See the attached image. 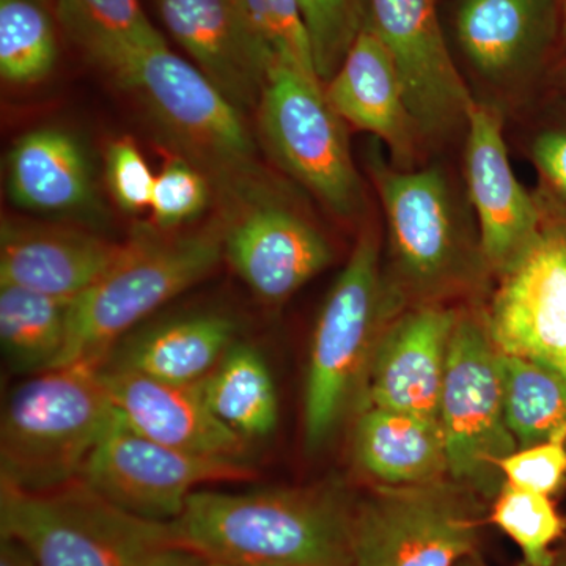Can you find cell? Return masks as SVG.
I'll return each instance as SVG.
<instances>
[{"label": "cell", "instance_id": "cell-8", "mask_svg": "<svg viewBox=\"0 0 566 566\" xmlns=\"http://www.w3.org/2000/svg\"><path fill=\"white\" fill-rule=\"evenodd\" d=\"M256 112L260 133L286 174L338 218L354 219L363 212L364 186L345 122L318 77L275 61Z\"/></svg>", "mask_w": 566, "mask_h": 566}, {"label": "cell", "instance_id": "cell-12", "mask_svg": "<svg viewBox=\"0 0 566 566\" xmlns=\"http://www.w3.org/2000/svg\"><path fill=\"white\" fill-rule=\"evenodd\" d=\"M485 323L499 352L566 375V221L545 223L502 274Z\"/></svg>", "mask_w": 566, "mask_h": 566}, {"label": "cell", "instance_id": "cell-14", "mask_svg": "<svg viewBox=\"0 0 566 566\" xmlns=\"http://www.w3.org/2000/svg\"><path fill=\"white\" fill-rule=\"evenodd\" d=\"M465 129V182L479 222L480 249L486 268L502 275L538 240L545 216L517 180L499 112L475 102Z\"/></svg>", "mask_w": 566, "mask_h": 566}, {"label": "cell", "instance_id": "cell-23", "mask_svg": "<svg viewBox=\"0 0 566 566\" xmlns=\"http://www.w3.org/2000/svg\"><path fill=\"white\" fill-rule=\"evenodd\" d=\"M357 468L381 486H416L449 479L439 420L368 406L354 428Z\"/></svg>", "mask_w": 566, "mask_h": 566}, {"label": "cell", "instance_id": "cell-3", "mask_svg": "<svg viewBox=\"0 0 566 566\" xmlns=\"http://www.w3.org/2000/svg\"><path fill=\"white\" fill-rule=\"evenodd\" d=\"M401 293L381 264L375 226L365 227L315 324L304 386V444L323 449L344 422L376 344L400 314Z\"/></svg>", "mask_w": 566, "mask_h": 566}, {"label": "cell", "instance_id": "cell-40", "mask_svg": "<svg viewBox=\"0 0 566 566\" xmlns=\"http://www.w3.org/2000/svg\"><path fill=\"white\" fill-rule=\"evenodd\" d=\"M560 35H562V40H564V44L566 46V0H562Z\"/></svg>", "mask_w": 566, "mask_h": 566}, {"label": "cell", "instance_id": "cell-29", "mask_svg": "<svg viewBox=\"0 0 566 566\" xmlns=\"http://www.w3.org/2000/svg\"><path fill=\"white\" fill-rule=\"evenodd\" d=\"M59 57L57 35L46 3L0 0V74L10 84L50 76Z\"/></svg>", "mask_w": 566, "mask_h": 566}, {"label": "cell", "instance_id": "cell-22", "mask_svg": "<svg viewBox=\"0 0 566 566\" xmlns=\"http://www.w3.org/2000/svg\"><path fill=\"white\" fill-rule=\"evenodd\" d=\"M229 316L200 314L126 335L99 364L125 368L170 385H197L234 344Z\"/></svg>", "mask_w": 566, "mask_h": 566}, {"label": "cell", "instance_id": "cell-43", "mask_svg": "<svg viewBox=\"0 0 566 566\" xmlns=\"http://www.w3.org/2000/svg\"><path fill=\"white\" fill-rule=\"evenodd\" d=\"M562 77H564L565 87H566V69H565V71H564V76H562Z\"/></svg>", "mask_w": 566, "mask_h": 566}, {"label": "cell", "instance_id": "cell-26", "mask_svg": "<svg viewBox=\"0 0 566 566\" xmlns=\"http://www.w3.org/2000/svg\"><path fill=\"white\" fill-rule=\"evenodd\" d=\"M200 387L214 416L249 442L266 438L277 427L273 376L252 346L234 342Z\"/></svg>", "mask_w": 566, "mask_h": 566}, {"label": "cell", "instance_id": "cell-44", "mask_svg": "<svg viewBox=\"0 0 566 566\" xmlns=\"http://www.w3.org/2000/svg\"><path fill=\"white\" fill-rule=\"evenodd\" d=\"M41 2H44V3H46V2H48V0H41Z\"/></svg>", "mask_w": 566, "mask_h": 566}, {"label": "cell", "instance_id": "cell-5", "mask_svg": "<svg viewBox=\"0 0 566 566\" xmlns=\"http://www.w3.org/2000/svg\"><path fill=\"white\" fill-rule=\"evenodd\" d=\"M0 532L39 566H153L174 546L169 523L123 512L82 479L46 491L0 483Z\"/></svg>", "mask_w": 566, "mask_h": 566}, {"label": "cell", "instance_id": "cell-42", "mask_svg": "<svg viewBox=\"0 0 566 566\" xmlns=\"http://www.w3.org/2000/svg\"><path fill=\"white\" fill-rule=\"evenodd\" d=\"M208 562H210V560H208ZM210 566H230V565L212 564V562H210Z\"/></svg>", "mask_w": 566, "mask_h": 566}, {"label": "cell", "instance_id": "cell-30", "mask_svg": "<svg viewBox=\"0 0 566 566\" xmlns=\"http://www.w3.org/2000/svg\"><path fill=\"white\" fill-rule=\"evenodd\" d=\"M490 521L515 543L524 565H553L554 546L565 535L566 523L551 495L505 483L493 501Z\"/></svg>", "mask_w": 566, "mask_h": 566}, {"label": "cell", "instance_id": "cell-6", "mask_svg": "<svg viewBox=\"0 0 566 566\" xmlns=\"http://www.w3.org/2000/svg\"><path fill=\"white\" fill-rule=\"evenodd\" d=\"M114 77L193 166L214 175L238 200L259 193L255 144L243 111L196 65L161 44L137 54Z\"/></svg>", "mask_w": 566, "mask_h": 566}, {"label": "cell", "instance_id": "cell-37", "mask_svg": "<svg viewBox=\"0 0 566 566\" xmlns=\"http://www.w3.org/2000/svg\"><path fill=\"white\" fill-rule=\"evenodd\" d=\"M0 566H39L31 553L17 539L2 536L0 539Z\"/></svg>", "mask_w": 566, "mask_h": 566}, {"label": "cell", "instance_id": "cell-34", "mask_svg": "<svg viewBox=\"0 0 566 566\" xmlns=\"http://www.w3.org/2000/svg\"><path fill=\"white\" fill-rule=\"evenodd\" d=\"M505 483L553 495L566 480V428L539 444L517 449L501 461Z\"/></svg>", "mask_w": 566, "mask_h": 566}, {"label": "cell", "instance_id": "cell-24", "mask_svg": "<svg viewBox=\"0 0 566 566\" xmlns=\"http://www.w3.org/2000/svg\"><path fill=\"white\" fill-rule=\"evenodd\" d=\"M87 156L71 134L55 128L22 136L9 156V193L18 207L69 214L92 202Z\"/></svg>", "mask_w": 566, "mask_h": 566}, {"label": "cell", "instance_id": "cell-32", "mask_svg": "<svg viewBox=\"0 0 566 566\" xmlns=\"http://www.w3.org/2000/svg\"><path fill=\"white\" fill-rule=\"evenodd\" d=\"M275 61L318 77L300 0H238ZM319 80V77H318Z\"/></svg>", "mask_w": 566, "mask_h": 566}, {"label": "cell", "instance_id": "cell-15", "mask_svg": "<svg viewBox=\"0 0 566 566\" xmlns=\"http://www.w3.org/2000/svg\"><path fill=\"white\" fill-rule=\"evenodd\" d=\"M223 223V260L263 303H285L333 262V248L314 226L282 205L243 200Z\"/></svg>", "mask_w": 566, "mask_h": 566}, {"label": "cell", "instance_id": "cell-13", "mask_svg": "<svg viewBox=\"0 0 566 566\" xmlns=\"http://www.w3.org/2000/svg\"><path fill=\"white\" fill-rule=\"evenodd\" d=\"M368 18L392 55L422 137L465 126L475 102L447 48L434 0H368Z\"/></svg>", "mask_w": 566, "mask_h": 566}, {"label": "cell", "instance_id": "cell-31", "mask_svg": "<svg viewBox=\"0 0 566 566\" xmlns=\"http://www.w3.org/2000/svg\"><path fill=\"white\" fill-rule=\"evenodd\" d=\"M316 74L329 82L368 20V0H300Z\"/></svg>", "mask_w": 566, "mask_h": 566}, {"label": "cell", "instance_id": "cell-27", "mask_svg": "<svg viewBox=\"0 0 566 566\" xmlns=\"http://www.w3.org/2000/svg\"><path fill=\"white\" fill-rule=\"evenodd\" d=\"M73 301L0 285V344L14 371L36 375L61 360Z\"/></svg>", "mask_w": 566, "mask_h": 566}, {"label": "cell", "instance_id": "cell-11", "mask_svg": "<svg viewBox=\"0 0 566 566\" xmlns=\"http://www.w3.org/2000/svg\"><path fill=\"white\" fill-rule=\"evenodd\" d=\"M251 475L249 463L193 455L159 444L115 415L81 479L123 512L166 524L181 515L188 499L203 485L238 482Z\"/></svg>", "mask_w": 566, "mask_h": 566}, {"label": "cell", "instance_id": "cell-9", "mask_svg": "<svg viewBox=\"0 0 566 566\" xmlns=\"http://www.w3.org/2000/svg\"><path fill=\"white\" fill-rule=\"evenodd\" d=\"M499 356L485 319L458 315L439 403V423L449 479L488 501H494L505 485L501 461L517 450L505 419Z\"/></svg>", "mask_w": 566, "mask_h": 566}, {"label": "cell", "instance_id": "cell-10", "mask_svg": "<svg viewBox=\"0 0 566 566\" xmlns=\"http://www.w3.org/2000/svg\"><path fill=\"white\" fill-rule=\"evenodd\" d=\"M479 499L452 479L375 485L353 506V566H458L475 553Z\"/></svg>", "mask_w": 566, "mask_h": 566}, {"label": "cell", "instance_id": "cell-2", "mask_svg": "<svg viewBox=\"0 0 566 566\" xmlns=\"http://www.w3.org/2000/svg\"><path fill=\"white\" fill-rule=\"evenodd\" d=\"M221 260L223 223L188 233L137 230L111 266L71 303L69 338L55 367L98 365L133 327L203 281Z\"/></svg>", "mask_w": 566, "mask_h": 566}, {"label": "cell", "instance_id": "cell-39", "mask_svg": "<svg viewBox=\"0 0 566 566\" xmlns=\"http://www.w3.org/2000/svg\"><path fill=\"white\" fill-rule=\"evenodd\" d=\"M458 566H488L486 562L483 560L482 557L479 556V553L469 554L468 557H464L463 560L458 564Z\"/></svg>", "mask_w": 566, "mask_h": 566}, {"label": "cell", "instance_id": "cell-28", "mask_svg": "<svg viewBox=\"0 0 566 566\" xmlns=\"http://www.w3.org/2000/svg\"><path fill=\"white\" fill-rule=\"evenodd\" d=\"M501 353V352H499ZM505 419L517 449L566 428V375L549 365L501 353Z\"/></svg>", "mask_w": 566, "mask_h": 566}, {"label": "cell", "instance_id": "cell-16", "mask_svg": "<svg viewBox=\"0 0 566 566\" xmlns=\"http://www.w3.org/2000/svg\"><path fill=\"white\" fill-rule=\"evenodd\" d=\"M159 17L197 69L240 111L259 107L275 62L238 0H158Z\"/></svg>", "mask_w": 566, "mask_h": 566}, {"label": "cell", "instance_id": "cell-38", "mask_svg": "<svg viewBox=\"0 0 566 566\" xmlns=\"http://www.w3.org/2000/svg\"><path fill=\"white\" fill-rule=\"evenodd\" d=\"M153 566H210L207 558L193 554L191 551L181 549V547L170 546L159 554Z\"/></svg>", "mask_w": 566, "mask_h": 566}, {"label": "cell", "instance_id": "cell-18", "mask_svg": "<svg viewBox=\"0 0 566 566\" xmlns=\"http://www.w3.org/2000/svg\"><path fill=\"white\" fill-rule=\"evenodd\" d=\"M115 415L137 433L193 455L249 463V441L211 411L200 382L170 385L148 376L96 365Z\"/></svg>", "mask_w": 566, "mask_h": 566}, {"label": "cell", "instance_id": "cell-41", "mask_svg": "<svg viewBox=\"0 0 566 566\" xmlns=\"http://www.w3.org/2000/svg\"><path fill=\"white\" fill-rule=\"evenodd\" d=\"M551 566H566V549L557 551L556 558H554L553 565Z\"/></svg>", "mask_w": 566, "mask_h": 566}, {"label": "cell", "instance_id": "cell-4", "mask_svg": "<svg viewBox=\"0 0 566 566\" xmlns=\"http://www.w3.org/2000/svg\"><path fill=\"white\" fill-rule=\"evenodd\" d=\"M114 419L96 365H63L32 375L3 405L0 483L46 491L80 480Z\"/></svg>", "mask_w": 566, "mask_h": 566}, {"label": "cell", "instance_id": "cell-21", "mask_svg": "<svg viewBox=\"0 0 566 566\" xmlns=\"http://www.w3.org/2000/svg\"><path fill=\"white\" fill-rule=\"evenodd\" d=\"M557 28V0H461L455 18L465 57L494 84L534 73Z\"/></svg>", "mask_w": 566, "mask_h": 566}, {"label": "cell", "instance_id": "cell-36", "mask_svg": "<svg viewBox=\"0 0 566 566\" xmlns=\"http://www.w3.org/2000/svg\"><path fill=\"white\" fill-rule=\"evenodd\" d=\"M531 153L551 199L566 211V126L538 134Z\"/></svg>", "mask_w": 566, "mask_h": 566}, {"label": "cell", "instance_id": "cell-25", "mask_svg": "<svg viewBox=\"0 0 566 566\" xmlns=\"http://www.w3.org/2000/svg\"><path fill=\"white\" fill-rule=\"evenodd\" d=\"M55 11L65 35L112 76L140 52L166 44L139 0H55Z\"/></svg>", "mask_w": 566, "mask_h": 566}, {"label": "cell", "instance_id": "cell-35", "mask_svg": "<svg viewBox=\"0 0 566 566\" xmlns=\"http://www.w3.org/2000/svg\"><path fill=\"white\" fill-rule=\"evenodd\" d=\"M106 177L112 197L122 210L150 208L156 177L132 139L112 142L106 151Z\"/></svg>", "mask_w": 566, "mask_h": 566}, {"label": "cell", "instance_id": "cell-19", "mask_svg": "<svg viewBox=\"0 0 566 566\" xmlns=\"http://www.w3.org/2000/svg\"><path fill=\"white\" fill-rule=\"evenodd\" d=\"M327 99L342 120L385 142L398 169L409 170L422 137L392 55L370 18L340 69L326 82Z\"/></svg>", "mask_w": 566, "mask_h": 566}, {"label": "cell", "instance_id": "cell-7", "mask_svg": "<svg viewBox=\"0 0 566 566\" xmlns=\"http://www.w3.org/2000/svg\"><path fill=\"white\" fill-rule=\"evenodd\" d=\"M381 200L398 292L434 300L461 289L486 266L468 238L447 178L438 167L403 170L368 159Z\"/></svg>", "mask_w": 566, "mask_h": 566}, {"label": "cell", "instance_id": "cell-33", "mask_svg": "<svg viewBox=\"0 0 566 566\" xmlns=\"http://www.w3.org/2000/svg\"><path fill=\"white\" fill-rule=\"evenodd\" d=\"M207 174L185 158H174L156 175L150 210L156 227L172 230L199 218L210 203Z\"/></svg>", "mask_w": 566, "mask_h": 566}, {"label": "cell", "instance_id": "cell-1", "mask_svg": "<svg viewBox=\"0 0 566 566\" xmlns=\"http://www.w3.org/2000/svg\"><path fill=\"white\" fill-rule=\"evenodd\" d=\"M352 502L335 488L197 490L172 545L230 566H353Z\"/></svg>", "mask_w": 566, "mask_h": 566}, {"label": "cell", "instance_id": "cell-20", "mask_svg": "<svg viewBox=\"0 0 566 566\" xmlns=\"http://www.w3.org/2000/svg\"><path fill=\"white\" fill-rule=\"evenodd\" d=\"M122 245L71 227L7 219L0 230V285L74 301L111 266Z\"/></svg>", "mask_w": 566, "mask_h": 566}, {"label": "cell", "instance_id": "cell-17", "mask_svg": "<svg viewBox=\"0 0 566 566\" xmlns=\"http://www.w3.org/2000/svg\"><path fill=\"white\" fill-rule=\"evenodd\" d=\"M455 311L422 303L387 324L368 368V406L439 420Z\"/></svg>", "mask_w": 566, "mask_h": 566}]
</instances>
